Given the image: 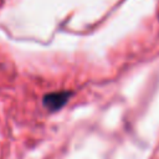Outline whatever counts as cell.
Returning <instances> with one entry per match:
<instances>
[{
  "instance_id": "6da1fadb",
  "label": "cell",
  "mask_w": 159,
  "mask_h": 159,
  "mask_svg": "<svg viewBox=\"0 0 159 159\" xmlns=\"http://www.w3.org/2000/svg\"><path fill=\"white\" fill-rule=\"evenodd\" d=\"M73 93L71 91H58V92H51L43 96L42 104L48 112H57L60 111L70 99V97Z\"/></svg>"
}]
</instances>
